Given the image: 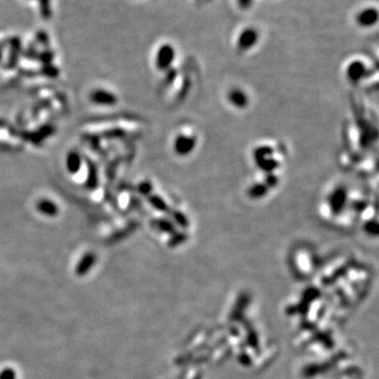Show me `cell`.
<instances>
[{
    "label": "cell",
    "instance_id": "obj_1",
    "mask_svg": "<svg viewBox=\"0 0 379 379\" xmlns=\"http://www.w3.org/2000/svg\"><path fill=\"white\" fill-rule=\"evenodd\" d=\"M251 158L259 173L277 174L282 170L286 154L282 144L268 140L254 145Z\"/></svg>",
    "mask_w": 379,
    "mask_h": 379
},
{
    "label": "cell",
    "instance_id": "obj_2",
    "mask_svg": "<svg viewBox=\"0 0 379 379\" xmlns=\"http://www.w3.org/2000/svg\"><path fill=\"white\" fill-rule=\"evenodd\" d=\"M351 199L345 187L337 186L327 193L321 201L320 214L326 218H335L346 213Z\"/></svg>",
    "mask_w": 379,
    "mask_h": 379
},
{
    "label": "cell",
    "instance_id": "obj_3",
    "mask_svg": "<svg viewBox=\"0 0 379 379\" xmlns=\"http://www.w3.org/2000/svg\"><path fill=\"white\" fill-rule=\"evenodd\" d=\"M199 136L193 125L186 124L176 131L172 139V151L179 158H188L198 146Z\"/></svg>",
    "mask_w": 379,
    "mask_h": 379
},
{
    "label": "cell",
    "instance_id": "obj_4",
    "mask_svg": "<svg viewBox=\"0 0 379 379\" xmlns=\"http://www.w3.org/2000/svg\"><path fill=\"white\" fill-rule=\"evenodd\" d=\"M368 72L367 65L360 59L349 61L343 69V74H345L347 81L352 86H361L363 80L369 77Z\"/></svg>",
    "mask_w": 379,
    "mask_h": 379
},
{
    "label": "cell",
    "instance_id": "obj_5",
    "mask_svg": "<svg viewBox=\"0 0 379 379\" xmlns=\"http://www.w3.org/2000/svg\"><path fill=\"white\" fill-rule=\"evenodd\" d=\"M224 98L229 107L235 111H243L251 104V95L247 90L239 86L229 88Z\"/></svg>",
    "mask_w": 379,
    "mask_h": 379
},
{
    "label": "cell",
    "instance_id": "obj_6",
    "mask_svg": "<svg viewBox=\"0 0 379 379\" xmlns=\"http://www.w3.org/2000/svg\"><path fill=\"white\" fill-rule=\"evenodd\" d=\"M176 58V51L171 45L161 46L155 56V66L158 71H167L173 66Z\"/></svg>",
    "mask_w": 379,
    "mask_h": 379
},
{
    "label": "cell",
    "instance_id": "obj_7",
    "mask_svg": "<svg viewBox=\"0 0 379 379\" xmlns=\"http://www.w3.org/2000/svg\"><path fill=\"white\" fill-rule=\"evenodd\" d=\"M259 40V34L254 27H247L240 32L237 37V50L241 52H248L251 48L255 47Z\"/></svg>",
    "mask_w": 379,
    "mask_h": 379
},
{
    "label": "cell",
    "instance_id": "obj_8",
    "mask_svg": "<svg viewBox=\"0 0 379 379\" xmlns=\"http://www.w3.org/2000/svg\"><path fill=\"white\" fill-rule=\"evenodd\" d=\"M378 19V12L374 8H367L362 10L357 15V23L360 26L370 27L373 26Z\"/></svg>",
    "mask_w": 379,
    "mask_h": 379
},
{
    "label": "cell",
    "instance_id": "obj_9",
    "mask_svg": "<svg viewBox=\"0 0 379 379\" xmlns=\"http://www.w3.org/2000/svg\"><path fill=\"white\" fill-rule=\"evenodd\" d=\"M91 99H92L95 103L102 104V105H113L116 103L115 95L104 90L95 91V92L91 95Z\"/></svg>",
    "mask_w": 379,
    "mask_h": 379
},
{
    "label": "cell",
    "instance_id": "obj_10",
    "mask_svg": "<svg viewBox=\"0 0 379 379\" xmlns=\"http://www.w3.org/2000/svg\"><path fill=\"white\" fill-rule=\"evenodd\" d=\"M37 210L46 216H56L58 213V208L56 203L50 199H40L37 203Z\"/></svg>",
    "mask_w": 379,
    "mask_h": 379
},
{
    "label": "cell",
    "instance_id": "obj_11",
    "mask_svg": "<svg viewBox=\"0 0 379 379\" xmlns=\"http://www.w3.org/2000/svg\"><path fill=\"white\" fill-rule=\"evenodd\" d=\"M81 157L78 153L72 152L70 153L67 156V161H66V166H67V170L69 173L71 174H76L78 173L80 167H81Z\"/></svg>",
    "mask_w": 379,
    "mask_h": 379
}]
</instances>
